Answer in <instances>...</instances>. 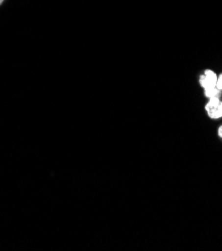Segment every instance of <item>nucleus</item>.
I'll return each instance as SVG.
<instances>
[{"mask_svg":"<svg viewBox=\"0 0 222 251\" xmlns=\"http://www.w3.org/2000/svg\"><path fill=\"white\" fill-rule=\"evenodd\" d=\"M217 134H218V137H219L220 139H222V124L220 125V126H219L218 129H217Z\"/></svg>","mask_w":222,"mask_h":251,"instance_id":"obj_5","label":"nucleus"},{"mask_svg":"<svg viewBox=\"0 0 222 251\" xmlns=\"http://www.w3.org/2000/svg\"><path fill=\"white\" fill-rule=\"evenodd\" d=\"M216 87L222 91V73H220L217 76V82H216Z\"/></svg>","mask_w":222,"mask_h":251,"instance_id":"obj_4","label":"nucleus"},{"mask_svg":"<svg viewBox=\"0 0 222 251\" xmlns=\"http://www.w3.org/2000/svg\"><path fill=\"white\" fill-rule=\"evenodd\" d=\"M3 2H4V0H0V5H1Z\"/></svg>","mask_w":222,"mask_h":251,"instance_id":"obj_6","label":"nucleus"},{"mask_svg":"<svg viewBox=\"0 0 222 251\" xmlns=\"http://www.w3.org/2000/svg\"><path fill=\"white\" fill-rule=\"evenodd\" d=\"M207 116L212 120H218L222 118V100L221 98L208 99L204 106Z\"/></svg>","mask_w":222,"mask_h":251,"instance_id":"obj_1","label":"nucleus"},{"mask_svg":"<svg viewBox=\"0 0 222 251\" xmlns=\"http://www.w3.org/2000/svg\"><path fill=\"white\" fill-rule=\"evenodd\" d=\"M217 73H215V71L211 70V69H205L203 71V73L199 76V85L203 88H210V87H214L216 86V82H217Z\"/></svg>","mask_w":222,"mask_h":251,"instance_id":"obj_2","label":"nucleus"},{"mask_svg":"<svg viewBox=\"0 0 222 251\" xmlns=\"http://www.w3.org/2000/svg\"><path fill=\"white\" fill-rule=\"evenodd\" d=\"M203 95L207 99H213V98H220L222 95V91L218 89L216 86L203 89Z\"/></svg>","mask_w":222,"mask_h":251,"instance_id":"obj_3","label":"nucleus"}]
</instances>
